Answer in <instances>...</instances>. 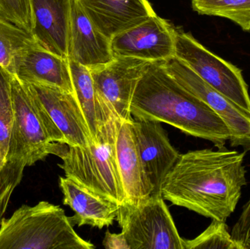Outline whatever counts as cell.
I'll use <instances>...</instances> for the list:
<instances>
[{
  "label": "cell",
  "instance_id": "obj_17",
  "mask_svg": "<svg viewBox=\"0 0 250 249\" xmlns=\"http://www.w3.org/2000/svg\"><path fill=\"white\" fill-rule=\"evenodd\" d=\"M63 204L69 206L75 215L70 222L79 227L108 228L117 219L120 205L105 198L67 177H60Z\"/></svg>",
  "mask_w": 250,
  "mask_h": 249
},
{
  "label": "cell",
  "instance_id": "obj_1",
  "mask_svg": "<svg viewBox=\"0 0 250 249\" xmlns=\"http://www.w3.org/2000/svg\"><path fill=\"white\" fill-rule=\"evenodd\" d=\"M245 156L226 147L181 154L162 186V197L175 206L226 222L247 184Z\"/></svg>",
  "mask_w": 250,
  "mask_h": 249
},
{
  "label": "cell",
  "instance_id": "obj_9",
  "mask_svg": "<svg viewBox=\"0 0 250 249\" xmlns=\"http://www.w3.org/2000/svg\"><path fill=\"white\" fill-rule=\"evenodd\" d=\"M160 62L182 87L208 105L223 118L231 133L232 147L241 146L245 151H250V114L204 81L176 57Z\"/></svg>",
  "mask_w": 250,
  "mask_h": 249
},
{
  "label": "cell",
  "instance_id": "obj_5",
  "mask_svg": "<svg viewBox=\"0 0 250 249\" xmlns=\"http://www.w3.org/2000/svg\"><path fill=\"white\" fill-rule=\"evenodd\" d=\"M119 122L111 118L103 127L99 142L91 141L85 146L67 145L59 156L62 163L58 166L65 177L121 206L125 194L115 152Z\"/></svg>",
  "mask_w": 250,
  "mask_h": 249
},
{
  "label": "cell",
  "instance_id": "obj_6",
  "mask_svg": "<svg viewBox=\"0 0 250 249\" xmlns=\"http://www.w3.org/2000/svg\"><path fill=\"white\" fill-rule=\"evenodd\" d=\"M116 220L130 249H185V239L179 235L161 195L121 205Z\"/></svg>",
  "mask_w": 250,
  "mask_h": 249
},
{
  "label": "cell",
  "instance_id": "obj_2",
  "mask_svg": "<svg viewBox=\"0 0 250 249\" xmlns=\"http://www.w3.org/2000/svg\"><path fill=\"white\" fill-rule=\"evenodd\" d=\"M134 118L170 124L188 135L211 141L217 149L231 137L223 118L185 90L160 61L150 63L135 87L130 105Z\"/></svg>",
  "mask_w": 250,
  "mask_h": 249
},
{
  "label": "cell",
  "instance_id": "obj_21",
  "mask_svg": "<svg viewBox=\"0 0 250 249\" xmlns=\"http://www.w3.org/2000/svg\"><path fill=\"white\" fill-rule=\"evenodd\" d=\"M192 6L199 14L224 18L250 31V0H192Z\"/></svg>",
  "mask_w": 250,
  "mask_h": 249
},
{
  "label": "cell",
  "instance_id": "obj_23",
  "mask_svg": "<svg viewBox=\"0 0 250 249\" xmlns=\"http://www.w3.org/2000/svg\"><path fill=\"white\" fill-rule=\"evenodd\" d=\"M242 249L232 238L226 222L212 220L211 225L196 238L185 240V249Z\"/></svg>",
  "mask_w": 250,
  "mask_h": 249
},
{
  "label": "cell",
  "instance_id": "obj_26",
  "mask_svg": "<svg viewBox=\"0 0 250 249\" xmlns=\"http://www.w3.org/2000/svg\"><path fill=\"white\" fill-rule=\"evenodd\" d=\"M230 233L242 249H250V199Z\"/></svg>",
  "mask_w": 250,
  "mask_h": 249
},
{
  "label": "cell",
  "instance_id": "obj_7",
  "mask_svg": "<svg viewBox=\"0 0 250 249\" xmlns=\"http://www.w3.org/2000/svg\"><path fill=\"white\" fill-rule=\"evenodd\" d=\"M174 57L250 114L249 89L241 69L207 49L190 33L182 31L175 32Z\"/></svg>",
  "mask_w": 250,
  "mask_h": 249
},
{
  "label": "cell",
  "instance_id": "obj_8",
  "mask_svg": "<svg viewBox=\"0 0 250 249\" xmlns=\"http://www.w3.org/2000/svg\"><path fill=\"white\" fill-rule=\"evenodd\" d=\"M151 61L116 57L108 64L89 69L97 97L107 121H131L130 105L135 87Z\"/></svg>",
  "mask_w": 250,
  "mask_h": 249
},
{
  "label": "cell",
  "instance_id": "obj_24",
  "mask_svg": "<svg viewBox=\"0 0 250 249\" xmlns=\"http://www.w3.org/2000/svg\"><path fill=\"white\" fill-rule=\"evenodd\" d=\"M26 165L24 161L16 157L7 158L0 168V222L7 210L12 193L21 181Z\"/></svg>",
  "mask_w": 250,
  "mask_h": 249
},
{
  "label": "cell",
  "instance_id": "obj_11",
  "mask_svg": "<svg viewBox=\"0 0 250 249\" xmlns=\"http://www.w3.org/2000/svg\"><path fill=\"white\" fill-rule=\"evenodd\" d=\"M132 128L144 171L154 188L151 195L162 196V186L180 153L172 146L161 123L133 118Z\"/></svg>",
  "mask_w": 250,
  "mask_h": 249
},
{
  "label": "cell",
  "instance_id": "obj_19",
  "mask_svg": "<svg viewBox=\"0 0 250 249\" xmlns=\"http://www.w3.org/2000/svg\"><path fill=\"white\" fill-rule=\"evenodd\" d=\"M74 95L87 124L92 141L99 142V135L107 121L97 97L93 79L87 67L69 60Z\"/></svg>",
  "mask_w": 250,
  "mask_h": 249
},
{
  "label": "cell",
  "instance_id": "obj_25",
  "mask_svg": "<svg viewBox=\"0 0 250 249\" xmlns=\"http://www.w3.org/2000/svg\"><path fill=\"white\" fill-rule=\"evenodd\" d=\"M0 15L31 33L32 17L29 0H0Z\"/></svg>",
  "mask_w": 250,
  "mask_h": 249
},
{
  "label": "cell",
  "instance_id": "obj_28",
  "mask_svg": "<svg viewBox=\"0 0 250 249\" xmlns=\"http://www.w3.org/2000/svg\"><path fill=\"white\" fill-rule=\"evenodd\" d=\"M6 160L3 156L2 153H1V149H0V168H3L4 164H5Z\"/></svg>",
  "mask_w": 250,
  "mask_h": 249
},
{
  "label": "cell",
  "instance_id": "obj_4",
  "mask_svg": "<svg viewBox=\"0 0 250 249\" xmlns=\"http://www.w3.org/2000/svg\"><path fill=\"white\" fill-rule=\"evenodd\" d=\"M61 207L46 201L23 205L0 222V249H93Z\"/></svg>",
  "mask_w": 250,
  "mask_h": 249
},
{
  "label": "cell",
  "instance_id": "obj_12",
  "mask_svg": "<svg viewBox=\"0 0 250 249\" xmlns=\"http://www.w3.org/2000/svg\"><path fill=\"white\" fill-rule=\"evenodd\" d=\"M31 34L40 46L68 59L72 0H29Z\"/></svg>",
  "mask_w": 250,
  "mask_h": 249
},
{
  "label": "cell",
  "instance_id": "obj_15",
  "mask_svg": "<svg viewBox=\"0 0 250 249\" xmlns=\"http://www.w3.org/2000/svg\"><path fill=\"white\" fill-rule=\"evenodd\" d=\"M114 58L111 39L92 23L76 0H72L68 60L92 69Z\"/></svg>",
  "mask_w": 250,
  "mask_h": 249
},
{
  "label": "cell",
  "instance_id": "obj_10",
  "mask_svg": "<svg viewBox=\"0 0 250 249\" xmlns=\"http://www.w3.org/2000/svg\"><path fill=\"white\" fill-rule=\"evenodd\" d=\"M175 32L166 20L151 16L111 38L113 55L151 62L166 61L175 56Z\"/></svg>",
  "mask_w": 250,
  "mask_h": 249
},
{
  "label": "cell",
  "instance_id": "obj_27",
  "mask_svg": "<svg viewBox=\"0 0 250 249\" xmlns=\"http://www.w3.org/2000/svg\"><path fill=\"white\" fill-rule=\"evenodd\" d=\"M103 245L107 249H130L123 232L120 234H115L107 231L103 241Z\"/></svg>",
  "mask_w": 250,
  "mask_h": 249
},
{
  "label": "cell",
  "instance_id": "obj_3",
  "mask_svg": "<svg viewBox=\"0 0 250 249\" xmlns=\"http://www.w3.org/2000/svg\"><path fill=\"white\" fill-rule=\"evenodd\" d=\"M11 88L13 121L7 159L17 157L32 166L50 154L60 156L65 139L32 86L13 75Z\"/></svg>",
  "mask_w": 250,
  "mask_h": 249
},
{
  "label": "cell",
  "instance_id": "obj_14",
  "mask_svg": "<svg viewBox=\"0 0 250 249\" xmlns=\"http://www.w3.org/2000/svg\"><path fill=\"white\" fill-rule=\"evenodd\" d=\"M29 85L62 133L67 146H85L92 141L74 94L52 86Z\"/></svg>",
  "mask_w": 250,
  "mask_h": 249
},
{
  "label": "cell",
  "instance_id": "obj_16",
  "mask_svg": "<svg viewBox=\"0 0 250 249\" xmlns=\"http://www.w3.org/2000/svg\"><path fill=\"white\" fill-rule=\"evenodd\" d=\"M132 120L119 122L115 138L116 158L124 187L125 203L128 204L148 198L154 190L140 156Z\"/></svg>",
  "mask_w": 250,
  "mask_h": 249
},
{
  "label": "cell",
  "instance_id": "obj_13",
  "mask_svg": "<svg viewBox=\"0 0 250 249\" xmlns=\"http://www.w3.org/2000/svg\"><path fill=\"white\" fill-rule=\"evenodd\" d=\"M85 14L107 38L155 16L148 0H76Z\"/></svg>",
  "mask_w": 250,
  "mask_h": 249
},
{
  "label": "cell",
  "instance_id": "obj_20",
  "mask_svg": "<svg viewBox=\"0 0 250 249\" xmlns=\"http://www.w3.org/2000/svg\"><path fill=\"white\" fill-rule=\"evenodd\" d=\"M40 46L33 35L0 15V66L14 75L19 58Z\"/></svg>",
  "mask_w": 250,
  "mask_h": 249
},
{
  "label": "cell",
  "instance_id": "obj_22",
  "mask_svg": "<svg viewBox=\"0 0 250 249\" xmlns=\"http://www.w3.org/2000/svg\"><path fill=\"white\" fill-rule=\"evenodd\" d=\"M12 76L13 75L0 66V149L5 160L13 121Z\"/></svg>",
  "mask_w": 250,
  "mask_h": 249
},
{
  "label": "cell",
  "instance_id": "obj_18",
  "mask_svg": "<svg viewBox=\"0 0 250 249\" xmlns=\"http://www.w3.org/2000/svg\"><path fill=\"white\" fill-rule=\"evenodd\" d=\"M13 76L27 84L52 86L74 94L69 60L41 46L19 58Z\"/></svg>",
  "mask_w": 250,
  "mask_h": 249
}]
</instances>
